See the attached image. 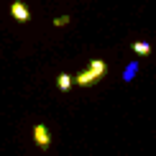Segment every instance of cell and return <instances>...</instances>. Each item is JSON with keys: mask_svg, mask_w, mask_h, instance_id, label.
Returning a JSON list of instances; mask_svg holds the SVG:
<instances>
[{"mask_svg": "<svg viewBox=\"0 0 156 156\" xmlns=\"http://www.w3.org/2000/svg\"><path fill=\"white\" fill-rule=\"evenodd\" d=\"M105 72H108V64L102 62V59H92V62L87 64L84 72H80V74L74 77V84H80V87H90V84L100 82Z\"/></svg>", "mask_w": 156, "mask_h": 156, "instance_id": "obj_1", "label": "cell"}, {"mask_svg": "<svg viewBox=\"0 0 156 156\" xmlns=\"http://www.w3.org/2000/svg\"><path fill=\"white\" fill-rule=\"evenodd\" d=\"M10 16L16 18V21H21V23L31 21V10L26 8V3H21V0H16V3L10 5Z\"/></svg>", "mask_w": 156, "mask_h": 156, "instance_id": "obj_2", "label": "cell"}, {"mask_svg": "<svg viewBox=\"0 0 156 156\" xmlns=\"http://www.w3.org/2000/svg\"><path fill=\"white\" fill-rule=\"evenodd\" d=\"M34 141H36L41 148H46V146L51 144V133H49V128L41 126V123H38V126H34Z\"/></svg>", "mask_w": 156, "mask_h": 156, "instance_id": "obj_3", "label": "cell"}, {"mask_svg": "<svg viewBox=\"0 0 156 156\" xmlns=\"http://www.w3.org/2000/svg\"><path fill=\"white\" fill-rule=\"evenodd\" d=\"M136 74H138V62H128L123 69V82H133Z\"/></svg>", "mask_w": 156, "mask_h": 156, "instance_id": "obj_4", "label": "cell"}, {"mask_svg": "<svg viewBox=\"0 0 156 156\" xmlns=\"http://www.w3.org/2000/svg\"><path fill=\"white\" fill-rule=\"evenodd\" d=\"M72 84H74L72 74H59V77H56V87H59L62 92H69V90H72Z\"/></svg>", "mask_w": 156, "mask_h": 156, "instance_id": "obj_5", "label": "cell"}, {"mask_svg": "<svg viewBox=\"0 0 156 156\" xmlns=\"http://www.w3.org/2000/svg\"><path fill=\"white\" fill-rule=\"evenodd\" d=\"M131 49H133L138 56H148V54H151V44H146V41H133Z\"/></svg>", "mask_w": 156, "mask_h": 156, "instance_id": "obj_6", "label": "cell"}, {"mask_svg": "<svg viewBox=\"0 0 156 156\" xmlns=\"http://www.w3.org/2000/svg\"><path fill=\"white\" fill-rule=\"evenodd\" d=\"M69 23V16H59V18H54V26H67Z\"/></svg>", "mask_w": 156, "mask_h": 156, "instance_id": "obj_7", "label": "cell"}]
</instances>
